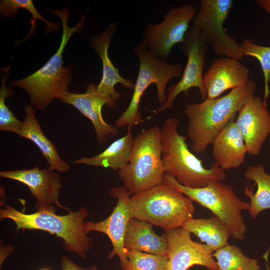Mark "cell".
Here are the masks:
<instances>
[{
  "label": "cell",
  "instance_id": "9c48e42d",
  "mask_svg": "<svg viewBox=\"0 0 270 270\" xmlns=\"http://www.w3.org/2000/svg\"><path fill=\"white\" fill-rule=\"evenodd\" d=\"M194 19L195 25L216 55L240 61L244 56L242 46L226 33L224 24L233 5L232 0H202Z\"/></svg>",
  "mask_w": 270,
  "mask_h": 270
},
{
  "label": "cell",
  "instance_id": "ba28073f",
  "mask_svg": "<svg viewBox=\"0 0 270 270\" xmlns=\"http://www.w3.org/2000/svg\"><path fill=\"white\" fill-rule=\"evenodd\" d=\"M134 52L140 60L139 72L130 104L114 124L118 129L143 122L140 102L144 92L152 84L156 86L159 104L162 106L167 100L166 90L169 82L179 78L183 70V65L168 64L152 55L141 44L136 46Z\"/></svg>",
  "mask_w": 270,
  "mask_h": 270
},
{
  "label": "cell",
  "instance_id": "836d02e7",
  "mask_svg": "<svg viewBox=\"0 0 270 270\" xmlns=\"http://www.w3.org/2000/svg\"><path fill=\"white\" fill-rule=\"evenodd\" d=\"M268 270H270V268H268Z\"/></svg>",
  "mask_w": 270,
  "mask_h": 270
},
{
  "label": "cell",
  "instance_id": "44dd1931",
  "mask_svg": "<svg viewBox=\"0 0 270 270\" xmlns=\"http://www.w3.org/2000/svg\"><path fill=\"white\" fill-rule=\"evenodd\" d=\"M150 224L136 218L130 220L125 238V250H134L168 256L165 236L158 235Z\"/></svg>",
  "mask_w": 270,
  "mask_h": 270
},
{
  "label": "cell",
  "instance_id": "f1b7e54d",
  "mask_svg": "<svg viewBox=\"0 0 270 270\" xmlns=\"http://www.w3.org/2000/svg\"><path fill=\"white\" fill-rule=\"evenodd\" d=\"M240 44L244 56H250L256 58L261 66L264 82V100H267L270 94V46L256 44L247 38H244Z\"/></svg>",
  "mask_w": 270,
  "mask_h": 270
},
{
  "label": "cell",
  "instance_id": "3957f363",
  "mask_svg": "<svg viewBox=\"0 0 270 270\" xmlns=\"http://www.w3.org/2000/svg\"><path fill=\"white\" fill-rule=\"evenodd\" d=\"M180 120H166L162 129V162L165 175L174 178L182 185L202 188L213 181L224 182V170L215 162L210 168L189 150L186 138L178 131Z\"/></svg>",
  "mask_w": 270,
  "mask_h": 270
},
{
  "label": "cell",
  "instance_id": "8992f818",
  "mask_svg": "<svg viewBox=\"0 0 270 270\" xmlns=\"http://www.w3.org/2000/svg\"><path fill=\"white\" fill-rule=\"evenodd\" d=\"M162 129L144 130L134 138L128 164L118 170V178L131 195L164 182Z\"/></svg>",
  "mask_w": 270,
  "mask_h": 270
},
{
  "label": "cell",
  "instance_id": "5b68a950",
  "mask_svg": "<svg viewBox=\"0 0 270 270\" xmlns=\"http://www.w3.org/2000/svg\"><path fill=\"white\" fill-rule=\"evenodd\" d=\"M132 218L158 226L166 232L182 227L193 218V201L172 186L164 182L134 194L130 200Z\"/></svg>",
  "mask_w": 270,
  "mask_h": 270
},
{
  "label": "cell",
  "instance_id": "d4e9b609",
  "mask_svg": "<svg viewBox=\"0 0 270 270\" xmlns=\"http://www.w3.org/2000/svg\"><path fill=\"white\" fill-rule=\"evenodd\" d=\"M218 270H262L258 260L245 256L237 246L228 244L213 254Z\"/></svg>",
  "mask_w": 270,
  "mask_h": 270
},
{
  "label": "cell",
  "instance_id": "d6a6232c",
  "mask_svg": "<svg viewBox=\"0 0 270 270\" xmlns=\"http://www.w3.org/2000/svg\"><path fill=\"white\" fill-rule=\"evenodd\" d=\"M40 270H50L49 268H42Z\"/></svg>",
  "mask_w": 270,
  "mask_h": 270
},
{
  "label": "cell",
  "instance_id": "cb8c5ba5",
  "mask_svg": "<svg viewBox=\"0 0 270 270\" xmlns=\"http://www.w3.org/2000/svg\"><path fill=\"white\" fill-rule=\"evenodd\" d=\"M244 177L254 181L257 185V190L254 194V186L249 189L246 186L244 194L250 199L249 212L256 218L262 211L270 210V174H267L262 164L249 166L244 174Z\"/></svg>",
  "mask_w": 270,
  "mask_h": 270
},
{
  "label": "cell",
  "instance_id": "7402d4cb",
  "mask_svg": "<svg viewBox=\"0 0 270 270\" xmlns=\"http://www.w3.org/2000/svg\"><path fill=\"white\" fill-rule=\"evenodd\" d=\"M131 128V126L128 127L124 136L113 142L102 153L75 160L72 163L120 170L129 162L134 140Z\"/></svg>",
  "mask_w": 270,
  "mask_h": 270
},
{
  "label": "cell",
  "instance_id": "6da1fadb",
  "mask_svg": "<svg viewBox=\"0 0 270 270\" xmlns=\"http://www.w3.org/2000/svg\"><path fill=\"white\" fill-rule=\"evenodd\" d=\"M256 90V82L249 80L244 86L222 97L186 105L184 113L188 120L187 133L192 142V150L196 154L205 152L216 137L255 96Z\"/></svg>",
  "mask_w": 270,
  "mask_h": 270
},
{
  "label": "cell",
  "instance_id": "603a6c76",
  "mask_svg": "<svg viewBox=\"0 0 270 270\" xmlns=\"http://www.w3.org/2000/svg\"><path fill=\"white\" fill-rule=\"evenodd\" d=\"M182 227L195 234L214 252L228 244L230 236L222 222L215 216L210 218H192Z\"/></svg>",
  "mask_w": 270,
  "mask_h": 270
},
{
  "label": "cell",
  "instance_id": "4316f807",
  "mask_svg": "<svg viewBox=\"0 0 270 270\" xmlns=\"http://www.w3.org/2000/svg\"><path fill=\"white\" fill-rule=\"evenodd\" d=\"M9 66L5 68V74L2 78L0 90V130L8 132L18 134L22 122L19 120L6 105V99L11 97L13 91L6 86V83L10 71Z\"/></svg>",
  "mask_w": 270,
  "mask_h": 270
},
{
  "label": "cell",
  "instance_id": "e575fe53",
  "mask_svg": "<svg viewBox=\"0 0 270 270\" xmlns=\"http://www.w3.org/2000/svg\"><path fill=\"white\" fill-rule=\"evenodd\" d=\"M207 270H210L208 269Z\"/></svg>",
  "mask_w": 270,
  "mask_h": 270
},
{
  "label": "cell",
  "instance_id": "ac0fdd59",
  "mask_svg": "<svg viewBox=\"0 0 270 270\" xmlns=\"http://www.w3.org/2000/svg\"><path fill=\"white\" fill-rule=\"evenodd\" d=\"M117 26L116 23H112L104 32L91 40V46L102 63V76L97 90L115 102L122 96L114 88L116 84H120L124 87L132 90L135 86L134 82L120 76L119 70L114 66L108 56L109 46Z\"/></svg>",
  "mask_w": 270,
  "mask_h": 270
},
{
  "label": "cell",
  "instance_id": "484cf974",
  "mask_svg": "<svg viewBox=\"0 0 270 270\" xmlns=\"http://www.w3.org/2000/svg\"><path fill=\"white\" fill-rule=\"evenodd\" d=\"M25 9L32 14V18L31 19V30L27 36L22 41L24 42L29 38L34 33L36 28V20H41L47 25V30L48 28L50 32L60 28V25L56 22H50L46 20L38 12L32 0H2L0 2V13L4 16L7 18L14 17L18 9Z\"/></svg>",
  "mask_w": 270,
  "mask_h": 270
},
{
  "label": "cell",
  "instance_id": "e0dca14e",
  "mask_svg": "<svg viewBox=\"0 0 270 270\" xmlns=\"http://www.w3.org/2000/svg\"><path fill=\"white\" fill-rule=\"evenodd\" d=\"M250 74V69L239 60L226 57L216 60L204 76L206 99L219 98L228 90L244 86Z\"/></svg>",
  "mask_w": 270,
  "mask_h": 270
},
{
  "label": "cell",
  "instance_id": "30bf717a",
  "mask_svg": "<svg viewBox=\"0 0 270 270\" xmlns=\"http://www.w3.org/2000/svg\"><path fill=\"white\" fill-rule=\"evenodd\" d=\"M197 12L190 5L170 9L162 22L146 26L141 44L153 56L168 61L174 46L184 42L190 24Z\"/></svg>",
  "mask_w": 270,
  "mask_h": 270
},
{
  "label": "cell",
  "instance_id": "4dcf8cb0",
  "mask_svg": "<svg viewBox=\"0 0 270 270\" xmlns=\"http://www.w3.org/2000/svg\"><path fill=\"white\" fill-rule=\"evenodd\" d=\"M14 248L11 245H7L0 248V267L2 268L3 264L7 258L13 252Z\"/></svg>",
  "mask_w": 270,
  "mask_h": 270
},
{
  "label": "cell",
  "instance_id": "f546056e",
  "mask_svg": "<svg viewBox=\"0 0 270 270\" xmlns=\"http://www.w3.org/2000/svg\"><path fill=\"white\" fill-rule=\"evenodd\" d=\"M62 270H99L96 266L90 268L80 266L68 257L64 256L61 260Z\"/></svg>",
  "mask_w": 270,
  "mask_h": 270
},
{
  "label": "cell",
  "instance_id": "83f0119b",
  "mask_svg": "<svg viewBox=\"0 0 270 270\" xmlns=\"http://www.w3.org/2000/svg\"><path fill=\"white\" fill-rule=\"evenodd\" d=\"M128 270H168V256L134 250H125Z\"/></svg>",
  "mask_w": 270,
  "mask_h": 270
},
{
  "label": "cell",
  "instance_id": "d6986e66",
  "mask_svg": "<svg viewBox=\"0 0 270 270\" xmlns=\"http://www.w3.org/2000/svg\"><path fill=\"white\" fill-rule=\"evenodd\" d=\"M212 145V156L216 162L224 170L239 168L244 163L248 153L234 120L216 137Z\"/></svg>",
  "mask_w": 270,
  "mask_h": 270
},
{
  "label": "cell",
  "instance_id": "277c9868",
  "mask_svg": "<svg viewBox=\"0 0 270 270\" xmlns=\"http://www.w3.org/2000/svg\"><path fill=\"white\" fill-rule=\"evenodd\" d=\"M88 216L89 212L84 208L76 212L69 210L64 216L50 211L26 214L8 206L0 209V220L13 221L17 231L40 230L55 235L63 240V246L67 251L82 258L86 257L92 248L93 240L84 230V220Z\"/></svg>",
  "mask_w": 270,
  "mask_h": 270
},
{
  "label": "cell",
  "instance_id": "9a60e30c",
  "mask_svg": "<svg viewBox=\"0 0 270 270\" xmlns=\"http://www.w3.org/2000/svg\"><path fill=\"white\" fill-rule=\"evenodd\" d=\"M60 100L74 107L91 121L100 146L104 145L109 138H114L119 134L118 128L107 123L102 114V108L104 105L112 108L116 107V102L98 91L95 84H90L85 93L69 92Z\"/></svg>",
  "mask_w": 270,
  "mask_h": 270
},
{
  "label": "cell",
  "instance_id": "52a82bcc",
  "mask_svg": "<svg viewBox=\"0 0 270 270\" xmlns=\"http://www.w3.org/2000/svg\"><path fill=\"white\" fill-rule=\"evenodd\" d=\"M164 182L210 210L222 222L232 238L240 240L244 239L246 226L242 213L249 210L250 204L238 197L231 186L223 182L213 181L204 188H190L166 175Z\"/></svg>",
  "mask_w": 270,
  "mask_h": 270
},
{
  "label": "cell",
  "instance_id": "4fadbf2b",
  "mask_svg": "<svg viewBox=\"0 0 270 270\" xmlns=\"http://www.w3.org/2000/svg\"><path fill=\"white\" fill-rule=\"evenodd\" d=\"M0 176L26 186L36 200L34 208L37 211L56 212V206L70 210L60 202L62 188L60 177L48 168L40 169L37 166L30 170L2 171L0 172Z\"/></svg>",
  "mask_w": 270,
  "mask_h": 270
},
{
  "label": "cell",
  "instance_id": "5bb4252c",
  "mask_svg": "<svg viewBox=\"0 0 270 270\" xmlns=\"http://www.w3.org/2000/svg\"><path fill=\"white\" fill-rule=\"evenodd\" d=\"M168 244V270H188L201 266L210 270H218L214 252L206 244L193 241L191 233L182 227L166 232Z\"/></svg>",
  "mask_w": 270,
  "mask_h": 270
},
{
  "label": "cell",
  "instance_id": "7a4b0ae2",
  "mask_svg": "<svg viewBox=\"0 0 270 270\" xmlns=\"http://www.w3.org/2000/svg\"><path fill=\"white\" fill-rule=\"evenodd\" d=\"M50 11L58 16L62 22V36L58 50L34 73L10 83L12 86L26 90L30 95L31 105L41 111L45 110L54 99L60 100L70 92L69 86L72 81V68L64 66L63 54L71 37L76 32L82 31L85 22L84 16L76 26L70 28L68 24V8Z\"/></svg>",
  "mask_w": 270,
  "mask_h": 270
},
{
  "label": "cell",
  "instance_id": "2e32d148",
  "mask_svg": "<svg viewBox=\"0 0 270 270\" xmlns=\"http://www.w3.org/2000/svg\"><path fill=\"white\" fill-rule=\"evenodd\" d=\"M235 124L244 139L248 153L254 156L258 155L270 134L267 100L254 96L238 112Z\"/></svg>",
  "mask_w": 270,
  "mask_h": 270
},
{
  "label": "cell",
  "instance_id": "8fae6325",
  "mask_svg": "<svg viewBox=\"0 0 270 270\" xmlns=\"http://www.w3.org/2000/svg\"><path fill=\"white\" fill-rule=\"evenodd\" d=\"M207 43L199 29L193 25L186 34L182 48L188 58L187 64L179 82L169 86L167 100L154 112L160 113L173 106L174 101L182 92L188 94L192 88L199 89L202 98L206 100L207 94L204 84L203 70L206 64Z\"/></svg>",
  "mask_w": 270,
  "mask_h": 270
},
{
  "label": "cell",
  "instance_id": "7c38bea8",
  "mask_svg": "<svg viewBox=\"0 0 270 270\" xmlns=\"http://www.w3.org/2000/svg\"><path fill=\"white\" fill-rule=\"evenodd\" d=\"M110 194L117 200L112 214L101 222H85L84 230L87 234L96 232L108 236L113 247L108 258L118 256L122 270H128L129 262L125 254L124 242L128 226L132 218L130 209L131 194L124 187L122 186L113 188Z\"/></svg>",
  "mask_w": 270,
  "mask_h": 270
},
{
  "label": "cell",
  "instance_id": "1f68e13d",
  "mask_svg": "<svg viewBox=\"0 0 270 270\" xmlns=\"http://www.w3.org/2000/svg\"><path fill=\"white\" fill-rule=\"evenodd\" d=\"M256 2L263 10L270 14V0H258Z\"/></svg>",
  "mask_w": 270,
  "mask_h": 270
},
{
  "label": "cell",
  "instance_id": "ffe728a7",
  "mask_svg": "<svg viewBox=\"0 0 270 270\" xmlns=\"http://www.w3.org/2000/svg\"><path fill=\"white\" fill-rule=\"evenodd\" d=\"M24 110L26 117L18 135L31 140L37 146L46 160L50 170L60 173L70 170V165L62 159L56 147L42 129L34 107L32 105H26Z\"/></svg>",
  "mask_w": 270,
  "mask_h": 270
}]
</instances>
